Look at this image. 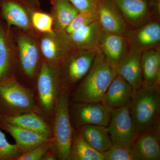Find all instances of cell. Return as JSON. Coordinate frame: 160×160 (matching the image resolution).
Returning <instances> with one entry per match:
<instances>
[{
    "instance_id": "52a82bcc",
    "label": "cell",
    "mask_w": 160,
    "mask_h": 160,
    "mask_svg": "<svg viewBox=\"0 0 160 160\" xmlns=\"http://www.w3.org/2000/svg\"><path fill=\"white\" fill-rule=\"evenodd\" d=\"M40 9L38 0H0V18L9 27L38 34L32 26L31 17Z\"/></svg>"
},
{
    "instance_id": "277c9868",
    "label": "cell",
    "mask_w": 160,
    "mask_h": 160,
    "mask_svg": "<svg viewBox=\"0 0 160 160\" xmlns=\"http://www.w3.org/2000/svg\"><path fill=\"white\" fill-rule=\"evenodd\" d=\"M69 92L61 91L54 109L52 147L57 159L69 160L73 129L69 110Z\"/></svg>"
},
{
    "instance_id": "ba28073f",
    "label": "cell",
    "mask_w": 160,
    "mask_h": 160,
    "mask_svg": "<svg viewBox=\"0 0 160 160\" xmlns=\"http://www.w3.org/2000/svg\"><path fill=\"white\" fill-rule=\"evenodd\" d=\"M59 65L49 63L43 59L37 76L40 104L46 112L54 110L61 92Z\"/></svg>"
},
{
    "instance_id": "30bf717a",
    "label": "cell",
    "mask_w": 160,
    "mask_h": 160,
    "mask_svg": "<svg viewBox=\"0 0 160 160\" xmlns=\"http://www.w3.org/2000/svg\"><path fill=\"white\" fill-rule=\"evenodd\" d=\"M70 109V115L78 127L85 125L107 127L109 125L111 109L102 102H76Z\"/></svg>"
},
{
    "instance_id": "44dd1931",
    "label": "cell",
    "mask_w": 160,
    "mask_h": 160,
    "mask_svg": "<svg viewBox=\"0 0 160 160\" xmlns=\"http://www.w3.org/2000/svg\"><path fill=\"white\" fill-rule=\"evenodd\" d=\"M0 118L7 122L24 129L49 137L52 136V131L40 114L27 112L12 115H0Z\"/></svg>"
},
{
    "instance_id": "4316f807",
    "label": "cell",
    "mask_w": 160,
    "mask_h": 160,
    "mask_svg": "<svg viewBox=\"0 0 160 160\" xmlns=\"http://www.w3.org/2000/svg\"><path fill=\"white\" fill-rule=\"evenodd\" d=\"M31 22L32 28L38 34L52 33L54 31L52 16L50 13L45 12L42 9L32 12Z\"/></svg>"
},
{
    "instance_id": "d6a6232c",
    "label": "cell",
    "mask_w": 160,
    "mask_h": 160,
    "mask_svg": "<svg viewBox=\"0 0 160 160\" xmlns=\"http://www.w3.org/2000/svg\"><path fill=\"white\" fill-rule=\"evenodd\" d=\"M57 159V158L54 152L52 151L51 148L46 152V154L43 157L42 160H55Z\"/></svg>"
},
{
    "instance_id": "5b68a950",
    "label": "cell",
    "mask_w": 160,
    "mask_h": 160,
    "mask_svg": "<svg viewBox=\"0 0 160 160\" xmlns=\"http://www.w3.org/2000/svg\"><path fill=\"white\" fill-rule=\"evenodd\" d=\"M98 49L73 50L62 61L59 66L61 91L69 92L86 76Z\"/></svg>"
},
{
    "instance_id": "ffe728a7",
    "label": "cell",
    "mask_w": 160,
    "mask_h": 160,
    "mask_svg": "<svg viewBox=\"0 0 160 160\" xmlns=\"http://www.w3.org/2000/svg\"><path fill=\"white\" fill-rule=\"evenodd\" d=\"M0 128L11 135L23 153L50 139L52 137L14 126L0 118Z\"/></svg>"
},
{
    "instance_id": "e0dca14e",
    "label": "cell",
    "mask_w": 160,
    "mask_h": 160,
    "mask_svg": "<svg viewBox=\"0 0 160 160\" xmlns=\"http://www.w3.org/2000/svg\"><path fill=\"white\" fill-rule=\"evenodd\" d=\"M98 46L106 58L115 64L129 50V42L125 35L109 32L102 28Z\"/></svg>"
},
{
    "instance_id": "1f68e13d",
    "label": "cell",
    "mask_w": 160,
    "mask_h": 160,
    "mask_svg": "<svg viewBox=\"0 0 160 160\" xmlns=\"http://www.w3.org/2000/svg\"><path fill=\"white\" fill-rule=\"evenodd\" d=\"M79 12L96 10L98 0H68Z\"/></svg>"
},
{
    "instance_id": "4fadbf2b",
    "label": "cell",
    "mask_w": 160,
    "mask_h": 160,
    "mask_svg": "<svg viewBox=\"0 0 160 160\" xmlns=\"http://www.w3.org/2000/svg\"><path fill=\"white\" fill-rule=\"evenodd\" d=\"M98 21L106 31L125 35L128 25L111 0H98L96 8Z\"/></svg>"
},
{
    "instance_id": "5bb4252c",
    "label": "cell",
    "mask_w": 160,
    "mask_h": 160,
    "mask_svg": "<svg viewBox=\"0 0 160 160\" xmlns=\"http://www.w3.org/2000/svg\"><path fill=\"white\" fill-rule=\"evenodd\" d=\"M129 42V49L142 52L153 49L160 42V23L152 21L144 24L137 30L125 35Z\"/></svg>"
},
{
    "instance_id": "9c48e42d",
    "label": "cell",
    "mask_w": 160,
    "mask_h": 160,
    "mask_svg": "<svg viewBox=\"0 0 160 160\" xmlns=\"http://www.w3.org/2000/svg\"><path fill=\"white\" fill-rule=\"evenodd\" d=\"M107 129L112 146L131 147L138 136L128 107L111 109Z\"/></svg>"
},
{
    "instance_id": "603a6c76",
    "label": "cell",
    "mask_w": 160,
    "mask_h": 160,
    "mask_svg": "<svg viewBox=\"0 0 160 160\" xmlns=\"http://www.w3.org/2000/svg\"><path fill=\"white\" fill-rule=\"evenodd\" d=\"M79 127V131L83 138L96 151L102 153L112 146L107 127L85 125Z\"/></svg>"
},
{
    "instance_id": "ac0fdd59",
    "label": "cell",
    "mask_w": 160,
    "mask_h": 160,
    "mask_svg": "<svg viewBox=\"0 0 160 160\" xmlns=\"http://www.w3.org/2000/svg\"><path fill=\"white\" fill-rule=\"evenodd\" d=\"M128 25H142L149 16L153 0H111Z\"/></svg>"
},
{
    "instance_id": "f1b7e54d",
    "label": "cell",
    "mask_w": 160,
    "mask_h": 160,
    "mask_svg": "<svg viewBox=\"0 0 160 160\" xmlns=\"http://www.w3.org/2000/svg\"><path fill=\"white\" fill-rule=\"evenodd\" d=\"M22 153L16 144L8 142L5 134L0 130V160H16Z\"/></svg>"
},
{
    "instance_id": "8fae6325",
    "label": "cell",
    "mask_w": 160,
    "mask_h": 160,
    "mask_svg": "<svg viewBox=\"0 0 160 160\" xmlns=\"http://www.w3.org/2000/svg\"><path fill=\"white\" fill-rule=\"evenodd\" d=\"M18 66L14 29L0 18V81L14 74Z\"/></svg>"
},
{
    "instance_id": "4dcf8cb0",
    "label": "cell",
    "mask_w": 160,
    "mask_h": 160,
    "mask_svg": "<svg viewBox=\"0 0 160 160\" xmlns=\"http://www.w3.org/2000/svg\"><path fill=\"white\" fill-rule=\"evenodd\" d=\"M53 144L52 137L48 141L41 144L31 150L23 153L16 160H42L46 152L51 149Z\"/></svg>"
},
{
    "instance_id": "484cf974",
    "label": "cell",
    "mask_w": 160,
    "mask_h": 160,
    "mask_svg": "<svg viewBox=\"0 0 160 160\" xmlns=\"http://www.w3.org/2000/svg\"><path fill=\"white\" fill-rule=\"evenodd\" d=\"M69 160H104V158L102 153L86 142L79 130H74Z\"/></svg>"
},
{
    "instance_id": "83f0119b",
    "label": "cell",
    "mask_w": 160,
    "mask_h": 160,
    "mask_svg": "<svg viewBox=\"0 0 160 160\" xmlns=\"http://www.w3.org/2000/svg\"><path fill=\"white\" fill-rule=\"evenodd\" d=\"M97 21L98 18L96 10L79 12L67 26L65 32L67 34H70Z\"/></svg>"
},
{
    "instance_id": "6da1fadb",
    "label": "cell",
    "mask_w": 160,
    "mask_h": 160,
    "mask_svg": "<svg viewBox=\"0 0 160 160\" xmlns=\"http://www.w3.org/2000/svg\"><path fill=\"white\" fill-rule=\"evenodd\" d=\"M128 108L138 136L160 126V85L143 81Z\"/></svg>"
},
{
    "instance_id": "d4e9b609",
    "label": "cell",
    "mask_w": 160,
    "mask_h": 160,
    "mask_svg": "<svg viewBox=\"0 0 160 160\" xmlns=\"http://www.w3.org/2000/svg\"><path fill=\"white\" fill-rule=\"evenodd\" d=\"M143 81L160 85V52L158 49H148L141 55Z\"/></svg>"
},
{
    "instance_id": "7402d4cb",
    "label": "cell",
    "mask_w": 160,
    "mask_h": 160,
    "mask_svg": "<svg viewBox=\"0 0 160 160\" xmlns=\"http://www.w3.org/2000/svg\"><path fill=\"white\" fill-rule=\"evenodd\" d=\"M101 26L97 21L67 35L72 51L83 49H98V39Z\"/></svg>"
},
{
    "instance_id": "f546056e",
    "label": "cell",
    "mask_w": 160,
    "mask_h": 160,
    "mask_svg": "<svg viewBox=\"0 0 160 160\" xmlns=\"http://www.w3.org/2000/svg\"><path fill=\"white\" fill-rule=\"evenodd\" d=\"M102 154L104 160H137L131 147L112 146Z\"/></svg>"
},
{
    "instance_id": "2e32d148",
    "label": "cell",
    "mask_w": 160,
    "mask_h": 160,
    "mask_svg": "<svg viewBox=\"0 0 160 160\" xmlns=\"http://www.w3.org/2000/svg\"><path fill=\"white\" fill-rule=\"evenodd\" d=\"M141 55L142 52L129 49L116 63L117 74L130 84L134 90L143 82Z\"/></svg>"
},
{
    "instance_id": "3957f363",
    "label": "cell",
    "mask_w": 160,
    "mask_h": 160,
    "mask_svg": "<svg viewBox=\"0 0 160 160\" xmlns=\"http://www.w3.org/2000/svg\"><path fill=\"white\" fill-rule=\"evenodd\" d=\"M27 112L41 113L31 89L19 82L15 74L0 81V115Z\"/></svg>"
},
{
    "instance_id": "d6986e66",
    "label": "cell",
    "mask_w": 160,
    "mask_h": 160,
    "mask_svg": "<svg viewBox=\"0 0 160 160\" xmlns=\"http://www.w3.org/2000/svg\"><path fill=\"white\" fill-rule=\"evenodd\" d=\"M133 92L131 85L118 74L110 83L102 102L111 109L128 107Z\"/></svg>"
},
{
    "instance_id": "cb8c5ba5",
    "label": "cell",
    "mask_w": 160,
    "mask_h": 160,
    "mask_svg": "<svg viewBox=\"0 0 160 160\" xmlns=\"http://www.w3.org/2000/svg\"><path fill=\"white\" fill-rule=\"evenodd\" d=\"M52 6L50 13L54 22V30L65 32L79 11L68 0H49Z\"/></svg>"
},
{
    "instance_id": "9a60e30c",
    "label": "cell",
    "mask_w": 160,
    "mask_h": 160,
    "mask_svg": "<svg viewBox=\"0 0 160 160\" xmlns=\"http://www.w3.org/2000/svg\"><path fill=\"white\" fill-rule=\"evenodd\" d=\"M160 126L138 135L131 146L137 160L160 159Z\"/></svg>"
},
{
    "instance_id": "7c38bea8",
    "label": "cell",
    "mask_w": 160,
    "mask_h": 160,
    "mask_svg": "<svg viewBox=\"0 0 160 160\" xmlns=\"http://www.w3.org/2000/svg\"><path fill=\"white\" fill-rule=\"evenodd\" d=\"M38 41L43 60L52 64H60L72 51L65 32L38 34Z\"/></svg>"
},
{
    "instance_id": "8992f818",
    "label": "cell",
    "mask_w": 160,
    "mask_h": 160,
    "mask_svg": "<svg viewBox=\"0 0 160 160\" xmlns=\"http://www.w3.org/2000/svg\"><path fill=\"white\" fill-rule=\"evenodd\" d=\"M13 29L16 42L18 66L26 77L33 79L37 76L43 60L38 34L25 32L16 28Z\"/></svg>"
},
{
    "instance_id": "7a4b0ae2",
    "label": "cell",
    "mask_w": 160,
    "mask_h": 160,
    "mask_svg": "<svg viewBox=\"0 0 160 160\" xmlns=\"http://www.w3.org/2000/svg\"><path fill=\"white\" fill-rule=\"evenodd\" d=\"M116 64L98 49L89 71L81 81L74 97L76 102H100L117 75Z\"/></svg>"
}]
</instances>
